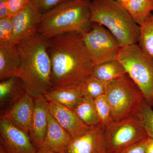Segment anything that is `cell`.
Instances as JSON below:
<instances>
[{"instance_id":"1","label":"cell","mask_w":153,"mask_h":153,"mask_svg":"<svg viewBox=\"0 0 153 153\" xmlns=\"http://www.w3.org/2000/svg\"><path fill=\"white\" fill-rule=\"evenodd\" d=\"M52 88L78 86L94 66L81 34L68 33L48 39Z\"/></svg>"},{"instance_id":"2","label":"cell","mask_w":153,"mask_h":153,"mask_svg":"<svg viewBox=\"0 0 153 153\" xmlns=\"http://www.w3.org/2000/svg\"><path fill=\"white\" fill-rule=\"evenodd\" d=\"M47 44L48 39L38 34L17 45L21 59L18 76L27 92L34 98L44 95L53 88L52 65Z\"/></svg>"},{"instance_id":"3","label":"cell","mask_w":153,"mask_h":153,"mask_svg":"<svg viewBox=\"0 0 153 153\" xmlns=\"http://www.w3.org/2000/svg\"><path fill=\"white\" fill-rule=\"evenodd\" d=\"M92 0H70L44 14L38 34L49 39L68 33L79 34L91 27L89 6Z\"/></svg>"},{"instance_id":"4","label":"cell","mask_w":153,"mask_h":153,"mask_svg":"<svg viewBox=\"0 0 153 153\" xmlns=\"http://www.w3.org/2000/svg\"><path fill=\"white\" fill-rule=\"evenodd\" d=\"M89 13L91 23L102 25L109 30L122 48L138 43L140 26L115 0H92Z\"/></svg>"},{"instance_id":"5","label":"cell","mask_w":153,"mask_h":153,"mask_svg":"<svg viewBox=\"0 0 153 153\" xmlns=\"http://www.w3.org/2000/svg\"><path fill=\"white\" fill-rule=\"evenodd\" d=\"M104 94L111 108L113 121L139 114L145 101L127 74L105 83Z\"/></svg>"},{"instance_id":"6","label":"cell","mask_w":153,"mask_h":153,"mask_svg":"<svg viewBox=\"0 0 153 153\" xmlns=\"http://www.w3.org/2000/svg\"><path fill=\"white\" fill-rule=\"evenodd\" d=\"M117 59L142 93L145 101L153 106V58L138 44L120 49Z\"/></svg>"},{"instance_id":"7","label":"cell","mask_w":153,"mask_h":153,"mask_svg":"<svg viewBox=\"0 0 153 153\" xmlns=\"http://www.w3.org/2000/svg\"><path fill=\"white\" fill-rule=\"evenodd\" d=\"M104 135L108 153H120L149 137L140 114L113 121L105 127Z\"/></svg>"},{"instance_id":"8","label":"cell","mask_w":153,"mask_h":153,"mask_svg":"<svg viewBox=\"0 0 153 153\" xmlns=\"http://www.w3.org/2000/svg\"><path fill=\"white\" fill-rule=\"evenodd\" d=\"M82 41L94 66L117 59L120 44L106 28L92 23L87 32L81 34Z\"/></svg>"},{"instance_id":"9","label":"cell","mask_w":153,"mask_h":153,"mask_svg":"<svg viewBox=\"0 0 153 153\" xmlns=\"http://www.w3.org/2000/svg\"><path fill=\"white\" fill-rule=\"evenodd\" d=\"M44 14L32 1L12 17L13 35L10 44L18 45L34 38L38 34Z\"/></svg>"},{"instance_id":"10","label":"cell","mask_w":153,"mask_h":153,"mask_svg":"<svg viewBox=\"0 0 153 153\" xmlns=\"http://www.w3.org/2000/svg\"><path fill=\"white\" fill-rule=\"evenodd\" d=\"M0 146L7 153H37L30 136L4 118L0 119Z\"/></svg>"},{"instance_id":"11","label":"cell","mask_w":153,"mask_h":153,"mask_svg":"<svg viewBox=\"0 0 153 153\" xmlns=\"http://www.w3.org/2000/svg\"><path fill=\"white\" fill-rule=\"evenodd\" d=\"M104 128L99 124L86 133L72 138L65 153H108Z\"/></svg>"},{"instance_id":"12","label":"cell","mask_w":153,"mask_h":153,"mask_svg":"<svg viewBox=\"0 0 153 153\" xmlns=\"http://www.w3.org/2000/svg\"><path fill=\"white\" fill-rule=\"evenodd\" d=\"M35 109V98L27 92L16 103L1 114L29 134Z\"/></svg>"},{"instance_id":"13","label":"cell","mask_w":153,"mask_h":153,"mask_svg":"<svg viewBox=\"0 0 153 153\" xmlns=\"http://www.w3.org/2000/svg\"><path fill=\"white\" fill-rule=\"evenodd\" d=\"M49 113L70 134L72 138L82 135L92 129L83 123L73 109L54 102H48Z\"/></svg>"},{"instance_id":"14","label":"cell","mask_w":153,"mask_h":153,"mask_svg":"<svg viewBox=\"0 0 153 153\" xmlns=\"http://www.w3.org/2000/svg\"><path fill=\"white\" fill-rule=\"evenodd\" d=\"M35 109L29 135L37 150L43 147L48 125V102L44 95L35 97Z\"/></svg>"},{"instance_id":"15","label":"cell","mask_w":153,"mask_h":153,"mask_svg":"<svg viewBox=\"0 0 153 153\" xmlns=\"http://www.w3.org/2000/svg\"><path fill=\"white\" fill-rule=\"evenodd\" d=\"M72 139L49 112L47 132L42 148L55 152L65 153Z\"/></svg>"},{"instance_id":"16","label":"cell","mask_w":153,"mask_h":153,"mask_svg":"<svg viewBox=\"0 0 153 153\" xmlns=\"http://www.w3.org/2000/svg\"><path fill=\"white\" fill-rule=\"evenodd\" d=\"M23 81L18 76H13L1 81L0 107L1 114L16 103L27 93Z\"/></svg>"},{"instance_id":"17","label":"cell","mask_w":153,"mask_h":153,"mask_svg":"<svg viewBox=\"0 0 153 153\" xmlns=\"http://www.w3.org/2000/svg\"><path fill=\"white\" fill-rule=\"evenodd\" d=\"M21 59L17 45L0 44V80L18 76Z\"/></svg>"},{"instance_id":"18","label":"cell","mask_w":153,"mask_h":153,"mask_svg":"<svg viewBox=\"0 0 153 153\" xmlns=\"http://www.w3.org/2000/svg\"><path fill=\"white\" fill-rule=\"evenodd\" d=\"M44 95L48 102H54L72 109L83 97L78 86L52 88Z\"/></svg>"},{"instance_id":"19","label":"cell","mask_w":153,"mask_h":153,"mask_svg":"<svg viewBox=\"0 0 153 153\" xmlns=\"http://www.w3.org/2000/svg\"><path fill=\"white\" fill-rule=\"evenodd\" d=\"M127 74L123 65L117 59L94 66L90 75L105 83Z\"/></svg>"},{"instance_id":"20","label":"cell","mask_w":153,"mask_h":153,"mask_svg":"<svg viewBox=\"0 0 153 153\" xmlns=\"http://www.w3.org/2000/svg\"><path fill=\"white\" fill-rule=\"evenodd\" d=\"M83 123L90 127L100 124L96 109L94 99L91 97L83 96L82 100L73 109Z\"/></svg>"},{"instance_id":"21","label":"cell","mask_w":153,"mask_h":153,"mask_svg":"<svg viewBox=\"0 0 153 153\" xmlns=\"http://www.w3.org/2000/svg\"><path fill=\"white\" fill-rule=\"evenodd\" d=\"M124 7L140 26L153 12V1L130 0Z\"/></svg>"},{"instance_id":"22","label":"cell","mask_w":153,"mask_h":153,"mask_svg":"<svg viewBox=\"0 0 153 153\" xmlns=\"http://www.w3.org/2000/svg\"><path fill=\"white\" fill-rule=\"evenodd\" d=\"M138 44L146 54L153 58V12L140 26Z\"/></svg>"},{"instance_id":"23","label":"cell","mask_w":153,"mask_h":153,"mask_svg":"<svg viewBox=\"0 0 153 153\" xmlns=\"http://www.w3.org/2000/svg\"><path fill=\"white\" fill-rule=\"evenodd\" d=\"M78 86L83 96L91 97L94 99L105 93V83L90 74L85 77Z\"/></svg>"},{"instance_id":"24","label":"cell","mask_w":153,"mask_h":153,"mask_svg":"<svg viewBox=\"0 0 153 153\" xmlns=\"http://www.w3.org/2000/svg\"><path fill=\"white\" fill-rule=\"evenodd\" d=\"M94 102L100 124L105 127L112 122L111 108L105 94H102L95 98Z\"/></svg>"},{"instance_id":"25","label":"cell","mask_w":153,"mask_h":153,"mask_svg":"<svg viewBox=\"0 0 153 153\" xmlns=\"http://www.w3.org/2000/svg\"><path fill=\"white\" fill-rule=\"evenodd\" d=\"M140 115L148 137L153 138V110L146 101L143 103Z\"/></svg>"},{"instance_id":"26","label":"cell","mask_w":153,"mask_h":153,"mask_svg":"<svg viewBox=\"0 0 153 153\" xmlns=\"http://www.w3.org/2000/svg\"><path fill=\"white\" fill-rule=\"evenodd\" d=\"M13 35L12 17L0 19V44H10Z\"/></svg>"},{"instance_id":"27","label":"cell","mask_w":153,"mask_h":153,"mask_svg":"<svg viewBox=\"0 0 153 153\" xmlns=\"http://www.w3.org/2000/svg\"><path fill=\"white\" fill-rule=\"evenodd\" d=\"M70 0H32L43 14L56 6Z\"/></svg>"},{"instance_id":"28","label":"cell","mask_w":153,"mask_h":153,"mask_svg":"<svg viewBox=\"0 0 153 153\" xmlns=\"http://www.w3.org/2000/svg\"><path fill=\"white\" fill-rule=\"evenodd\" d=\"M31 1L32 0H7L11 17L27 7Z\"/></svg>"},{"instance_id":"29","label":"cell","mask_w":153,"mask_h":153,"mask_svg":"<svg viewBox=\"0 0 153 153\" xmlns=\"http://www.w3.org/2000/svg\"><path fill=\"white\" fill-rule=\"evenodd\" d=\"M148 137L131 145L120 153H146Z\"/></svg>"},{"instance_id":"30","label":"cell","mask_w":153,"mask_h":153,"mask_svg":"<svg viewBox=\"0 0 153 153\" xmlns=\"http://www.w3.org/2000/svg\"><path fill=\"white\" fill-rule=\"evenodd\" d=\"M11 17L7 0H0V19Z\"/></svg>"},{"instance_id":"31","label":"cell","mask_w":153,"mask_h":153,"mask_svg":"<svg viewBox=\"0 0 153 153\" xmlns=\"http://www.w3.org/2000/svg\"><path fill=\"white\" fill-rule=\"evenodd\" d=\"M146 153H153V138L149 137L146 146Z\"/></svg>"},{"instance_id":"32","label":"cell","mask_w":153,"mask_h":153,"mask_svg":"<svg viewBox=\"0 0 153 153\" xmlns=\"http://www.w3.org/2000/svg\"><path fill=\"white\" fill-rule=\"evenodd\" d=\"M37 153H59L52 152V151L44 149V148H41L37 150Z\"/></svg>"},{"instance_id":"33","label":"cell","mask_w":153,"mask_h":153,"mask_svg":"<svg viewBox=\"0 0 153 153\" xmlns=\"http://www.w3.org/2000/svg\"><path fill=\"white\" fill-rule=\"evenodd\" d=\"M115 1L124 7L130 0H115Z\"/></svg>"},{"instance_id":"34","label":"cell","mask_w":153,"mask_h":153,"mask_svg":"<svg viewBox=\"0 0 153 153\" xmlns=\"http://www.w3.org/2000/svg\"><path fill=\"white\" fill-rule=\"evenodd\" d=\"M0 153H7L4 149L0 146Z\"/></svg>"},{"instance_id":"35","label":"cell","mask_w":153,"mask_h":153,"mask_svg":"<svg viewBox=\"0 0 153 153\" xmlns=\"http://www.w3.org/2000/svg\"></svg>"}]
</instances>
